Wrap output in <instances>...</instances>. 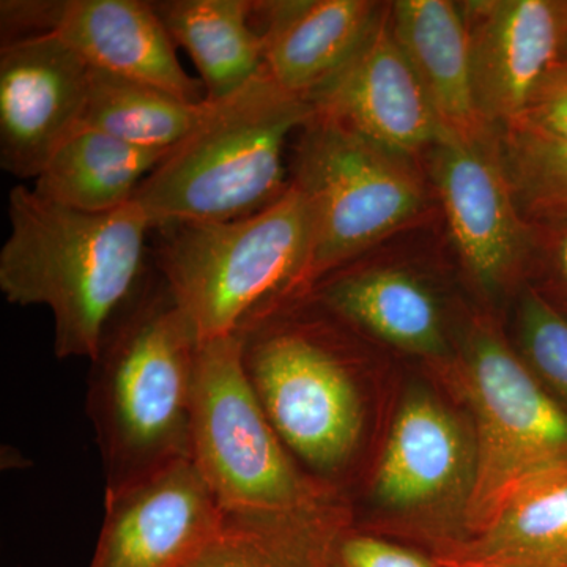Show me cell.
<instances>
[{
    "label": "cell",
    "mask_w": 567,
    "mask_h": 567,
    "mask_svg": "<svg viewBox=\"0 0 567 567\" xmlns=\"http://www.w3.org/2000/svg\"><path fill=\"white\" fill-rule=\"evenodd\" d=\"M183 567H324L319 540L274 520L224 516L221 532Z\"/></svg>",
    "instance_id": "cell-23"
},
{
    "label": "cell",
    "mask_w": 567,
    "mask_h": 567,
    "mask_svg": "<svg viewBox=\"0 0 567 567\" xmlns=\"http://www.w3.org/2000/svg\"><path fill=\"white\" fill-rule=\"evenodd\" d=\"M517 334L525 363L567 409V315L524 284Z\"/></svg>",
    "instance_id": "cell-25"
},
{
    "label": "cell",
    "mask_w": 567,
    "mask_h": 567,
    "mask_svg": "<svg viewBox=\"0 0 567 567\" xmlns=\"http://www.w3.org/2000/svg\"><path fill=\"white\" fill-rule=\"evenodd\" d=\"M532 224V251L525 282L567 315V210L528 219Z\"/></svg>",
    "instance_id": "cell-26"
},
{
    "label": "cell",
    "mask_w": 567,
    "mask_h": 567,
    "mask_svg": "<svg viewBox=\"0 0 567 567\" xmlns=\"http://www.w3.org/2000/svg\"><path fill=\"white\" fill-rule=\"evenodd\" d=\"M309 103L316 115L417 162L447 137L395 40L388 2L357 54Z\"/></svg>",
    "instance_id": "cell-12"
},
{
    "label": "cell",
    "mask_w": 567,
    "mask_h": 567,
    "mask_svg": "<svg viewBox=\"0 0 567 567\" xmlns=\"http://www.w3.org/2000/svg\"><path fill=\"white\" fill-rule=\"evenodd\" d=\"M464 442L454 417L427 395H413L399 410L374 480L383 506L434 502L456 483Z\"/></svg>",
    "instance_id": "cell-18"
},
{
    "label": "cell",
    "mask_w": 567,
    "mask_h": 567,
    "mask_svg": "<svg viewBox=\"0 0 567 567\" xmlns=\"http://www.w3.org/2000/svg\"><path fill=\"white\" fill-rule=\"evenodd\" d=\"M391 29L447 137L495 140L477 111L461 2H388Z\"/></svg>",
    "instance_id": "cell-17"
},
{
    "label": "cell",
    "mask_w": 567,
    "mask_h": 567,
    "mask_svg": "<svg viewBox=\"0 0 567 567\" xmlns=\"http://www.w3.org/2000/svg\"><path fill=\"white\" fill-rule=\"evenodd\" d=\"M192 458L224 516L322 517L327 492L282 445L246 379L237 334L203 342L194 386Z\"/></svg>",
    "instance_id": "cell-7"
},
{
    "label": "cell",
    "mask_w": 567,
    "mask_h": 567,
    "mask_svg": "<svg viewBox=\"0 0 567 567\" xmlns=\"http://www.w3.org/2000/svg\"><path fill=\"white\" fill-rule=\"evenodd\" d=\"M166 155L82 125L51 156L32 189L71 210L115 212L133 203L142 182Z\"/></svg>",
    "instance_id": "cell-20"
},
{
    "label": "cell",
    "mask_w": 567,
    "mask_h": 567,
    "mask_svg": "<svg viewBox=\"0 0 567 567\" xmlns=\"http://www.w3.org/2000/svg\"><path fill=\"white\" fill-rule=\"evenodd\" d=\"M473 91L495 133L520 117L561 58L567 0H464Z\"/></svg>",
    "instance_id": "cell-13"
},
{
    "label": "cell",
    "mask_w": 567,
    "mask_h": 567,
    "mask_svg": "<svg viewBox=\"0 0 567 567\" xmlns=\"http://www.w3.org/2000/svg\"><path fill=\"white\" fill-rule=\"evenodd\" d=\"M91 65L58 33L0 47V167L29 181L82 126Z\"/></svg>",
    "instance_id": "cell-10"
},
{
    "label": "cell",
    "mask_w": 567,
    "mask_h": 567,
    "mask_svg": "<svg viewBox=\"0 0 567 567\" xmlns=\"http://www.w3.org/2000/svg\"><path fill=\"white\" fill-rule=\"evenodd\" d=\"M342 524L338 522L324 537V567H436L415 550L364 533L347 532Z\"/></svg>",
    "instance_id": "cell-27"
},
{
    "label": "cell",
    "mask_w": 567,
    "mask_h": 567,
    "mask_svg": "<svg viewBox=\"0 0 567 567\" xmlns=\"http://www.w3.org/2000/svg\"><path fill=\"white\" fill-rule=\"evenodd\" d=\"M315 117L311 103L257 74L218 102L205 100L199 122L140 186L134 200L153 227L246 218L290 186L286 148Z\"/></svg>",
    "instance_id": "cell-4"
},
{
    "label": "cell",
    "mask_w": 567,
    "mask_h": 567,
    "mask_svg": "<svg viewBox=\"0 0 567 567\" xmlns=\"http://www.w3.org/2000/svg\"><path fill=\"white\" fill-rule=\"evenodd\" d=\"M200 344L153 268L91 361L85 409L103 458L104 494L192 458Z\"/></svg>",
    "instance_id": "cell-2"
},
{
    "label": "cell",
    "mask_w": 567,
    "mask_h": 567,
    "mask_svg": "<svg viewBox=\"0 0 567 567\" xmlns=\"http://www.w3.org/2000/svg\"><path fill=\"white\" fill-rule=\"evenodd\" d=\"M290 182L315 219L309 287L358 257L439 216L417 159L398 155L316 115L300 133Z\"/></svg>",
    "instance_id": "cell-6"
},
{
    "label": "cell",
    "mask_w": 567,
    "mask_h": 567,
    "mask_svg": "<svg viewBox=\"0 0 567 567\" xmlns=\"http://www.w3.org/2000/svg\"><path fill=\"white\" fill-rule=\"evenodd\" d=\"M54 33L91 69L155 85L189 103L207 100L183 70L177 44L148 0H59Z\"/></svg>",
    "instance_id": "cell-16"
},
{
    "label": "cell",
    "mask_w": 567,
    "mask_h": 567,
    "mask_svg": "<svg viewBox=\"0 0 567 567\" xmlns=\"http://www.w3.org/2000/svg\"><path fill=\"white\" fill-rule=\"evenodd\" d=\"M476 557L492 566L567 567V461L511 491L484 528Z\"/></svg>",
    "instance_id": "cell-21"
},
{
    "label": "cell",
    "mask_w": 567,
    "mask_h": 567,
    "mask_svg": "<svg viewBox=\"0 0 567 567\" xmlns=\"http://www.w3.org/2000/svg\"><path fill=\"white\" fill-rule=\"evenodd\" d=\"M153 268L200 342L234 336L267 306L309 292L315 219L289 189L259 213L155 230Z\"/></svg>",
    "instance_id": "cell-5"
},
{
    "label": "cell",
    "mask_w": 567,
    "mask_h": 567,
    "mask_svg": "<svg viewBox=\"0 0 567 567\" xmlns=\"http://www.w3.org/2000/svg\"><path fill=\"white\" fill-rule=\"evenodd\" d=\"M309 292L360 334L423 357L446 352L440 295L417 265L399 259L398 235L324 276Z\"/></svg>",
    "instance_id": "cell-14"
},
{
    "label": "cell",
    "mask_w": 567,
    "mask_h": 567,
    "mask_svg": "<svg viewBox=\"0 0 567 567\" xmlns=\"http://www.w3.org/2000/svg\"><path fill=\"white\" fill-rule=\"evenodd\" d=\"M204 107L205 102H185L155 85L92 69L82 125L133 147L169 153L193 132Z\"/></svg>",
    "instance_id": "cell-22"
},
{
    "label": "cell",
    "mask_w": 567,
    "mask_h": 567,
    "mask_svg": "<svg viewBox=\"0 0 567 567\" xmlns=\"http://www.w3.org/2000/svg\"><path fill=\"white\" fill-rule=\"evenodd\" d=\"M559 65L565 66L567 70V33L565 44H563L561 58H559Z\"/></svg>",
    "instance_id": "cell-29"
},
{
    "label": "cell",
    "mask_w": 567,
    "mask_h": 567,
    "mask_svg": "<svg viewBox=\"0 0 567 567\" xmlns=\"http://www.w3.org/2000/svg\"><path fill=\"white\" fill-rule=\"evenodd\" d=\"M224 513L193 458L104 494L91 567H183L221 532Z\"/></svg>",
    "instance_id": "cell-11"
},
{
    "label": "cell",
    "mask_w": 567,
    "mask_h": 567,
    "mask_svg": "<svg viewBox=\"0 0 567 567\" xmlns=\"http://www.w3.org/2000/svg\"><path fill=\"white\" fill-rule=\"evenodd\" d=\"M383 9L375 0H252L265 69L309 102L357 54Z\"/></svg>",
    "instance_id": "cell-15"
},
{
    "label": "cell",
    "mask_w": 567,
    "mask_h": 567,
    "mask_svg": "<svg viewBox=\"0 0 567 567\" xmlns=\"http://www.w3.org/2000/svg\"><path fill=\"white\" fill-rule=\"evenodd\" d=\"M10 235L0 249V292L10 305L44 306L59 360L99 353L104 334L151 275L141 205L82 213L50 203L29 186L9 194Z\"/></svg>",
    "instance_id": "cell-1"
},
{
    "label": "cell",
    "mask_w": 567,
    "mask_h": 567,
    "mask_svg": "<svg viewBox=\"0 0 567 567\" xmlns=\"http://www.w3.org/2000/svg\"><path fill=\"white\" fill-rule=\"evenodd\" d=\"M353 333L311 292L267 306L235 333L265 416L315 484L339 480L363 445L365 405Z\"/></svg>",
    "instance_id": "cell-3"
},
{
    "label": "cell",
    "mask_w": 567,
    "mask_h": 567,
    "mask_svg": "<svg viewBox=\"0 0 567 567\" xmlns=\"http://www.w3.org/2000/svg\"><path fill=\"white\" fill-rule=\"evenodd\" d=\"M153 7L199 71L208 102L233 95L265 70L252 0H159Z\"/></svg>",
    "instance_id": "cell-19"
},
{
    "label": "cell",
    "mask_w": 567,
    "mask_h": 567,
    "mask_svg": "<svg viewBox=\"0 0 567 567\" xmlns=\"http://www.w3.org/2000/svg\"><path fill=\"white\" fill-rule=\"evenodd\" d=\"M464 352L477 420L470 513L484 532L524 477L567 461V409L487 317L473 319Z\"/></svg>",
    "instance_id": "cell-8"
},
{
    "label": "cell",
    "mask_w": 567,
    "mask_h": 567,
    "mask_svg": "<svg viewBox=\"0 0 567 567\" xmlns=\"http://www.w3.org/2000/svg\"><path fill=\"white\" fill-rule=\"evenodd\" d=\"M498 148L525 218L567 210V147L509 126Z\"/></svg>",
    "instance_id": "cell-24"
},
{
    "label": "cell",
    "mask_w": 567,
    "mask_h": 567,
    "mask_svg": "<svg viewBox=\"0 0 567 567\" xmlns=\"http://www.w3.org/2000/svg\"><path fill=\"white\" fill-rule=\"evenodd\" d=\"M447 241L470 281L498 293L527 276L532 224L499 155L486 142L445 137L421 159Z\"/></svg>",
    "instance_id": "cell-9"
},
{
    "label": "cell",
    "mask_w": 567,
    "mask_h": 567,
    "mask_svg": "<svg viewBox=\"0 0 567 567\" xmlns=\"http://www.w3.org/2000/svg\"><path fill=\"white\" fill-rule=\"evenodd\" d=\"M540 140L567 147V70L548 71L513 125ZM507 126V128H509ZM506 130V128H505Z\"/></svg>",
    "instance_id": "cell-28"
}]
</instances>
